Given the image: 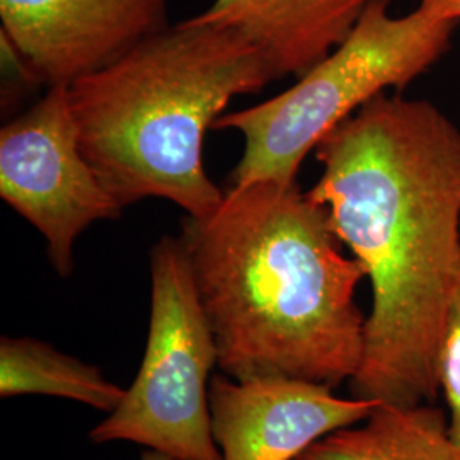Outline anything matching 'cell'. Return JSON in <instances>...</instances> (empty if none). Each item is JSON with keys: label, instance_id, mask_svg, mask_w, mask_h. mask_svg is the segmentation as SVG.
Segmentation results:
<instances>
[{"label": "cell", "instance_id": "11", "mask_svg": "<svg viewBox=\"0 0 460 460\" xmlns=\"http://www.w3.org/2000/svg\"><path fill=\"white\" fill-rule=\"evenodd\" d=\"M125 391L94 363L31 336L0 338V397L45 395L110 414Z\"/></svg>", "mask_w": 460, "mask_h": 460}, {"label": "cell", "instance_id": "14", "mask_svg": "<svg viewBox=\"0 0 460 460\" xmlns=\"http://www.w3.org/2000/svg\"><path fill=\"white\" fill-rule=\"evenodd\" d=\"M138 460H171L169 457H165L163 454H159V452H154V450H144L142 454H140V457Z\"/></svg>", "mask_w": 460, "mask_h": 460}, {"label": "cell", "instance_id": "8", "mask_svg": "<svg viewBox=\"0 0 460 460\" xmlns=\"http://www.w3.org/2000/svg\"><path fill=\"white\" fill-rule=\"evenodd\" d=\"M376 402L300 378L210 382V418L222 460H296L340 428L363 421Z\"/></svg>", "mask_w": 460, "mask_h": 460}, {"label": "cell", "instance_id": "12", "mask_svg": "<svg viewBox=\"0 0 460 460\" xmlns=\"http://www.w3.org/2000/svg\"><path fill=\"white\" fill-rule=\"evenodd\" d=\"M438 380L448 408L450 433L460 445V290L447 319L438 358Z\"/></svg>", "mask_w": 460, "mask_h": 460}, {"label": "cell", "instance_id": "7", "mask_svg": "<svg viewBox=\"0 0 460 460\" xmlns=\"http://www.w3.org/2000/svg\"><path fill=\"white\" fill-rule=\"evenodd\" d=\"M169 0H0L2 43L34 81L70 85L167 28Z\"/></svg>", "mask_w": 460, "mask_h": 460}, {"label": "cell", "instance_id": "9", "mask_svg": "<svg viewBox=\"0 0 460 460\" xmlns=\"http://www.w3.org/2000/svg\"><path fill=\"white\" fill-rule=\"evenodd\" d=\"M374 0H215L198 22L232 30L260 49L275 81L300 77L336 49Z\"/></svg>", "mask_w": 460, "mask_h": 460}, {"label": "cell", "instance_id": "1", "mask_svg": "<svg viewBox=\"0 0 460 460\" xmlns=\"http://www.w3.org/2000/svg\"><path fill=\"white\" fill-rule=\"evenodd\" d=\"M309 197L372 288L349 395L435 402L447 319L460 290V128L423 99L380 94L315 148Z\"/></svg>", "mask_w": 460, "mask_h": 460}, {"label": "cell", "instance_id": "13", "mask_svg": "<svg viewBox=\"0 0 460 460\" xmlns=\"http://www.w3.org/2000/svg\"><path fill=\"white\" fill-rule=\"evenodd\" d=\"M421 5L460 22V0H418Z\"/></svg>", "mask_w": 460, "mask_h": 460}, {"label": "cell", "instance_id": "3", "mask_svg": "<svg viewBox=\"0 0 460 460\" xmlns=\"http://www.w3.org/2000/svg\"><path fill=\"white\" fill-rule=\"evenodd\" d=\"M271 81L244 36L191 17L70 84L68 98L84 155L123 208L161 198L199 218L226 195L203 164L205 133Z\"/></svg>", "mask_w": 460, "mask_h": 460}, {"label": "cell", "instance_id": "10", "mask_svg": "<svg viewBox=\"0 0 460 460\" xmlns=\"http://www.w3.org/2000/svg\"><path fill=\"white\" fill-rule=\"evenodd\" d=\"M296 460H460V445L435 402L377 404L363 421L329 433Z\"/></svg>", "mask_w": 460, "mask_h": 460}, {"label": "cell", "instance_id": "6", "mask_svg": "<svg viewBox=\"0 0 460 460\" xmlns=\"http://www.w3.org/2000/svg\"><path fill=\"white\" fill-rule=\"evenodd\" d=\"M0 197L47 244L55 273L75 270V244L99 220L123 207L99 180L79 144L68 85H51L33 106L0 130Z\"/></svg>", "mask_w": 460, "mask_h": 460}, {"label": "cell", "instance_id": "4", "mask_svg": "<svg viewBox=\"0 0 460 460\" xmlns=\"http://www.w3.org/2000/svg\"><path fill=\"white\" fill-rule=\"evenodd\" d=\"M391 0H374L345 40L275 98L215 121L214 130L244 137L234 184L296 182L304 159L324 137L372 99L401 93L450 49L459 24L418 5L393 16Z\"/></svg>", "mask_w": 460, "mask_h": 460}, {"label": "cell", "instance_id": "2", "mask_svg": "<svg viewBox=\"0 0 460 460\" xmlns=\"http://www.w3.org/2000/svg\"><path fill=\"white\" fill-rule=\"evenodd\" d=\"M181 239L222 374L332 389L357 374L367 275L296 182L232 184L212 214L186 215Z\"/></svg>", "mask_w": 460, "mask_h": 460}, {"label": "cell", "instance_id": "5", "mask_svg": "<svg viewBox=\"0 0 460 460\" xmlns=\"http://www.w3.org/2000/svg\"><path fill=\"white\" fill-rule=\"evenodd\" d=\"M148 266L150 317L142 362L118 408L91 428L87 438L94 445H140L171 460H222L210 418L218 346L181 235L157 241Z\"/></svg>", "mask_w": 460, "mask_h": 460}]
</instances>
